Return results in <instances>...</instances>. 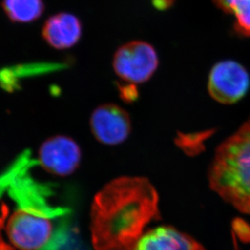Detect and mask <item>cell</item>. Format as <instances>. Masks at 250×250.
Returning a JSON list of instances; mask_svg holds the SVG:
<instances>
[{
    "instance_id": "6",
    "label": "cell",
    "mask_w": 250,
    "mask_h": 250,
    "mask_svg": "<svg viewBox=\"0 0 250 250\" xmlns=\"http://www.w3.org/2000/svg\"><path fill=\"white\" fill-rule=\"evenodd\" d=\"M89 125L95 139L106 146L123 143L132 131L129 115L114 104H103L94 109Z\"/></svg>"
},
{
    "instance_id": "15",
    "label": "cell",
    "mask_w": 250,
    "mask_h": 250,
    "mask_svg": "<svg viewBox=\"0 0 250 250\" xmlns=\"http://www.w3.org/2000/svg\"><path fill=\"white\" fill-rule=\"evenodd\" d=\"M237 0H212L219 9L222 10L223 12L227 14H231L232 6Z\"/></svg>"
},
{
    "instance_id": "11",
    "label": "cell",
    "mask_w": 250,
    "mask_h": 250,
    "mask_svg": "<svg viewBox=\"0 0 250 250\" xmlns=\"http://www.w3.org/2000/svg\"><path fill=\"white\" fill-rule=\"evenodd\" d=\"M40 250H89L77 228L67 221L59 225L48 243Z\"/></svg>"
},
{
    "instance_id": "13",
    "label": "cell",
    "mask_w": 250,
    "mask_h": 250,
    "mask_svg": "<svg viewBox=\"0 0 250 250\" xmlns=\"http://www.w3.org/2000/svg\"><path fill=\"white\" fill-rule=\"evenodd\" d=\"M231 14L235 17L233 28L236 34L250 38V0H237Z\"/></svg>"
},
{
    "instance_id": "7",
    "label": "cell",
    "mask_w": 250,
    "mask_h": 250,
    "mask_svg": "<svg viewBox=\"0 0 250 250\" xmlns=\"http://www.w3.org/2000/svg\"><path fill=\"white\" fill-rule=\"evenodd\" d=\"M39 160L46 171L57 176H67L79 167L82 150L71 137L56 136L46 140L39 149Z\"/></svg>"
},
{
    "instance_id": "2",
    "label": "cell",
    "mask_w": 250,
    "mask_h": 250,
    "mask_svg": "<svg viewBox=\"0 0 250 250\" xmlns=\"http://www.w3.org/2000/svg\"><path fill=\"white\" fill-rule=\"evenodd\" d=\"M208 179L219 197L250 214V118L217 148Z\"/></svg>"
},
{
    "instance_id": "1",
    "label": "cell",
    "mask_w": 250,
    "mask_h": 250,
    "mask_svg": "<svg viewBox=\"0 0 250 250\" xmlns=\"http://www.w3.org/2000/svg\"><path fill=\"white\" fill-rule=\"evenodd\" d=\"M158 217L159 194L148 179H114L95 195L92 203L94 250H134L147 224Z\"/></svg>"
},
{
    "instance_id": "14",
    "label": "cell",
    "mask_w": 250,
    "mask_h": 250,
    "mask_svg": "<svg viewBox=\"0 0 250 250\" xmlns=\"http://www.w3.org/2000/svg\"><path fill=\"white\" fill-rule=\"evenodd\" d=\"M118 90L121 99L127 104L137 101L139 97V92L134 84L127 82H125V84H119Z\"/></svg>"
},
{
    "instance_id": "5",
    "label": "cell",
    "mask_w": 250,
    "mask_h": 250,
    "mask_svg": "<svg viewBox=\"0 0 250 250\" xmlns=\"http://www.w3.org/2000/svg\"><path fill=\"white\" fill-rule=\"evenodd\" d=\"M250 87V73L236 61H219L209 72L207 89L212 99L219 104L231 105L238 103L246 96Z\"/></svg>"
},
{
    "instance_id": "17",
    "label": "cell",
    "mask_w": 250,
    "mask_h": 250,
    "mask_svg": "<svg viewBox=\"0 0 250 250\" xmlns=\"http://www.w3.org/2000/svg\"><path fill=\"white\" fill-rule=\"evenodd\" d=\"M4 209V210H2V218H0V250H14L8 244L3 241L2 236H1V229L3 226V223H4L6 216H7V210L6 209Z\"/></svg>"
},
{
    "instance_id": "3",
    "label": "cell",
    "mask_w": 250,
    "mask_h": 250,
    "mask_svg": "<svg viewBox=\"0 0 250 250\" xmlns=\"http://www.w3.org/2000/svg\"><path fill=\"white\" fill-rule=\"evenodd\" d=\"M22 203L6 224V231L13 246L21 250H39L53 236L54 217L67 214L66 209Z\"/></svg>"
},
{
    "instance_id": "12",
    "label": "cell",
    "mask_w": 250,
    "mask_h": 250,
    "mask_svg": "<svg viewBox=\"0 0 250 250\" xmlns=\"http://www.w3.org/2000/svg\"><path fill=\"white\" fill-rule=\"evenodd\" d=\"M214 132V130L210 129L192 133L178 132L175 143L188 156H196L204 151L206 142Z\"/></svg>"
},
{
    "instance_id": "4",
    "label": "cell",
    "mask_w": 250,
    "mask_h": 250,
    "mask_svg": "<svg viewBox=\"0 0 250 250\" xmlns=\"http://www.w3.org/2000/svg\"><path fill=\"white\" fill-rule=\"evenodd\" d=\"M159 59L151 44L131 41L124 44L113 57V69L124 82L142 84L148 82L156 72Z\"/></svg>"
},
{
    "instance_id": "16",
    "label": "cell",
    "mask_w": 250,
    "mask_h": 250,
    "mask_svg": "<svg viewBox=\"0 0 250 250\" xmlns=\"http://www.w3.org/2000/svg\"><path fill=\"white\" fill-rule=\"evenodd\" d=\"M176 0H152V4L159 11H166L172 7Z\"/></svg>"
},
{
    "instance_id": "9",
    "label": "cell",
    "mask_w": 250,
    "mask_h": 250,
    "mask_svg": "<svg viewBox=\"0 0 250 250\" xmlns=\"http://www.w3.org/2000/svg\"><path fill=\"white\" fill-rule=\"evenodd\" d=\"M134 250H205L191 236L171 228L159 227L142 236Z\"/></svg>"
},
{
    "instance_id": "8",
    "label": "cell",
    "mask_w": 250,
    "mask_h": 250,
    "mask_svg": "<svg viewBox=\"0 0 250 250\" xmlns=\"http://www.w3.org/2000/svg\"><path fill=\"white\" fill-rule=\"evenodd\" d=\"M42 34L53 48H71L82 38V22L75 15L67 12L54 15L45 22Z\"/></svg>"
},
{
    "instance_id": "10",
    "label": "cell",
    "mask_w": 250,
    "mask_h": 250,
    "mask_svg": "<svg viewBox=\"0 0 250 250\" xmlns=\"http://www.w3.org/2000/svg\"><path fill=\"white\" fill-rule=\"evenodd\" d=\"M2 6L7 17L17 23L34 21L44 11L42 0H2Z\"/></svg>"
}]
</instances>
